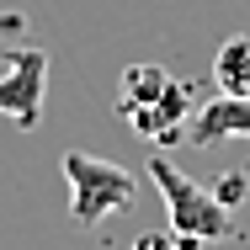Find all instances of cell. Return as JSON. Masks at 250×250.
Returning <instances> with one entry per match:
<instances>
[{
	"label": "cell",
	"instance_id": "6da1fadb",
	"mask_svg": "<svg viewBox=\"0 0 250 250\" xmlns=\"http://www.w3.org/2000/svg\"><path fill=\"white\" fill-rule=\"evenodd\" d=\"M117 112L128 117V128L149 144H170V139H187V123L197 112L192 85L165 75L160 64H128L123 80H117Z\"/></svg>",
	"mask_w": 250,
	"mask_h": 250
},
{
	"label": "cell",
	"instance_id": "7a4b0ae2",
	"mask_svg": "<svg viewBox=\"0 0 250 250\" xmlns=\"http://www.w3.org/2000/svg\"><path fill=\"white\" fill-rule=\"evenodd\" d=\"M149 181L160 202H165V229H176L187 245H218V240H229L234 234V224H229V208L213 197L202 181H192L176 160H165V154H149Z\"/></svg>",
	"mask_w": 250,
	"mask_h": 250
},
{
	"label": "cell",
	"instance_id": "3957f363",
	"mask_svg": "<svg viewBox=\"0 0 250 250\" xmlns=\"http://www.w3.org/2000/svg\"><path fill=\"white\" fill-rule=\"evenodd\" d=\"M59 170H64V181H69V224H80V229L106 224L112 213H123V208L133 202V192H139V181H133L128 165L101 160V154H85V149H64Z\"/></svg>",
	"mask_w": 250,
	"mask_h": 250
},
{
	"label": "cell",
	"instance_id": "277c9868",
	"mask_svg": "<svg viewBox=\"0 0 250 250\" xmlns=\"http://www.w3.org/2000/svg\"><path fill=\"white\" fill-rule=\"evenodd\" d=\"M43 91H48V53L43 48H16L5 75H0V117L32 128L43 117Z\"/></svg>",
	"mask_w": 250,
	"mask_h": 250
},
{
	"label": "cell",
	"instance_id": "5b68a950",
	"mask_svg": "<svg viewBox=\"0 0 250 250\" xmlns=\"http://www.w3.org/2000/svg\"><path fill=\"white\" fill-rule=\"evenodd\" d=\"M229 139H250V101L245 96H213L197 101L192 123H187V144H229Z\"/></svg>",
	"mask_w": 250,
	"mask_h": 250
},
{
	"label": "cell",
	"instance_id": "8992f818",
	"mask_svg": "<svg viewBox=\"0 0 250 250\" xmlns=\"http://www.w3.org/2000/svg\"><path fill=\"white\" fill-rule=\"evenodd\" d=\"M213 80L224 96H245L250 101V32H234L224 38L218 53H213Z\"/></svg>",
	"mask_w": 250,
	"mask_h": 250
},
{
	"label": "cell",
	"instance_id": "52a82bcc",
	"mask_svg": "<svg viewBox=\"0 0 250 250\" xmlns=\"http://www.w3.org/2000/svg\"><path fill=\"white\" fill-rule=\"evenodd\" d=\"M128 250H197V245H187L176 229H144V234H139Z\"/></svg>",
	"mask_w": 250,
	"mask_h": 250
}]
</instances>
